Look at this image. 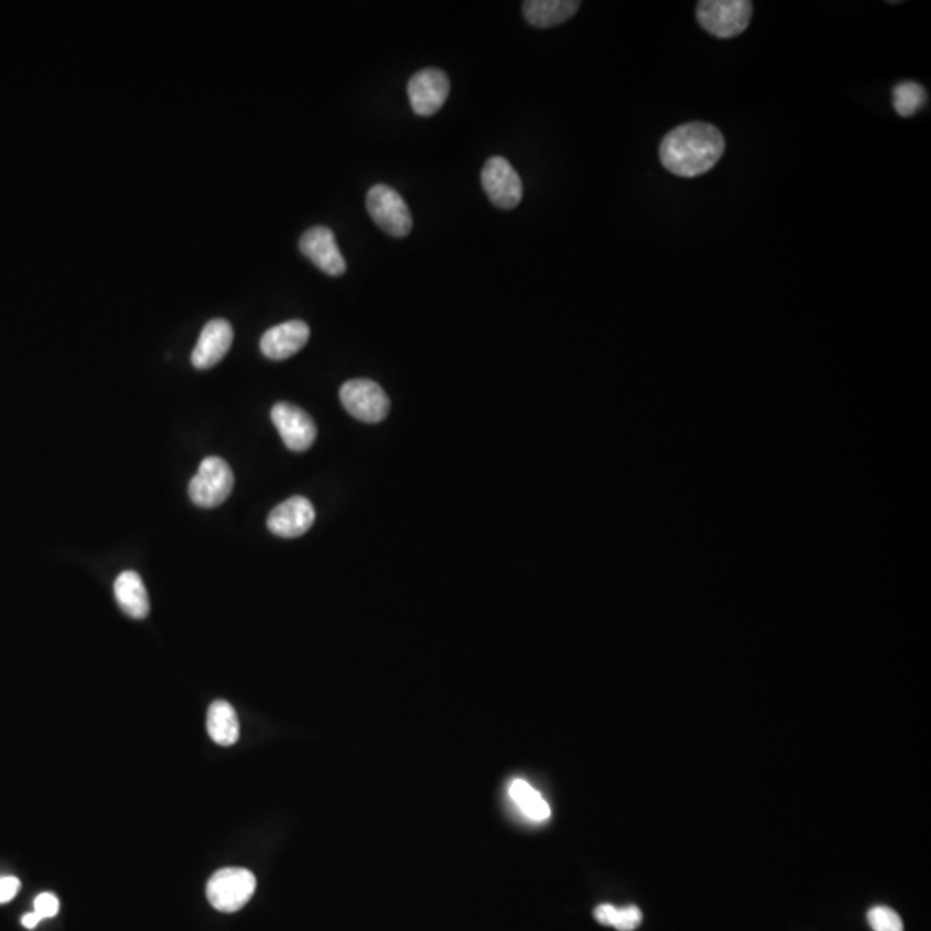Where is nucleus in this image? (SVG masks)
Returning <instances> with one entry per match:
<instances>
[{
  "label": "nucleus",
  "mask_w": 931,
  "mask_h": 931,
  "mask_svg": "<svg viewBox=\"0 0 931 931\" xmlns=\"http://www.w3.org/2000/svg\"><path fill=\"white\" fill-rule=\"evenodd\" d=\"M723 154V135L718 128L702 121L675 128L662 139L659 148L662 166L684 179L708 173Z\"/></svg>",
  "instance_id": "obj_1"
},
{
  "label": "nucleus",
  "mask_w": 931,
  "mask_h": 931,
  "mask_svg": "<svg viewBox=\"0 0 931 931\" xmlns=\"http://www.w3.org/2000/svg\"><path fill=\"white\" fill-rule=\"evenodd\" d=\"M752 11L749 0H702L697 4V21L718 39H733L747 30Z\"/></svg>",
  "instance_id": "obj_2"
},
{
  "label": "nucleus",
  "mask_w": 931,
  "mask_h": 931,
  "mask_svg": "<svg viewBox=\"0 0 931 931\" xmlns=\"http://www.w3.org/2000/svg\"><path fill=\"white\" fill-rule=\"evenodd\" d=\"M366 209L376 226L391 236L403 239L413 230V216L403 195L392 186H372L366 194Z\"/></svg>",
  "instance_id": "obj_3"
},
{
  "label": "nucleus",
  "mask_w": 931,
  "mask_h": 931,
  "mask_svg": "<svg viewBox=\"0 0 931 931\" xmlns=\"http://www.w3.org/2000/svg\"><path fill=\"white\" fill-rule=\"evenodd\" d=\"M235 478L229 463L216 456L205 457L199 466L198 475L190 482V499L195 506L211 509L229 499Z\"/></svg>",
  "instance_id": "obj_4"
},
{
  "label": "nucleus",
  "mask_w": 931,
  "mask_h": 931,
  "mask_svg": "<svg viewBox=\"0 0 931 931\" xmlns=\"http://www.w3.org/2000/svg\"><path fill=\"white\" fill-rule=\"evenodd\" d=\"M255 887L254 874L245 868H223L209 878L205 893L217 911L236 912L251 901Z\"/></svg>",
  "instance_id": "obj_5"
},
{
  "label": "nucleus",
  "mask_w": 931,
  "mask_h": 931,
  "mask_svg": "<svg viewBox=\"0 0 931 931\" xmlns=\"http://www.w3.org/2000/svg\"><path fill=\"white\" fill-rule=\"evenodd\" d=\"M341 401L345 411L363 423L383 422L391 411V398L373 380H348L342 385Z\"/></svg>",
  "instance_id": "obj_6"
},
{
  "label": "nucleus",
  "mask_w": 931,
  "mask_h": 931,
  "mask_svg": "<svg viewBox=\"0 0 931 931\" xmlns=\"http://www.w3.org/2000/svg\"><path fill=\"white\" fill-rule=\"evenodd\" d=\"M482 185L488 201L499 209H515L523 199V182L507 159L495 155L482 171Z\"/></svg>",
  "instance_id": "obj_7"
},
{
  "label": "nucleus",
  "mask_w": 931,
  "mask_h": 931,
  "mask_svg": "<svg viewBox=\"0 0 931 931\" xmlns=\"http://www.w3.org/2000/svg\"><path fill=\"white\" fill-rule=\"evenodd\" d=\"M451 93V82L445 71L426 68L417 71L407 83V98L417 117L429 118L444 108Z\"/></svg>",
  "instance_id": "obj_8"
},
{
  "label": "nucleus",
  "mask_w": 931,
  "mask_h": 931,
  "mask_svg": "<svg viewBox=\"0 0 931 931\" xmlns=\"http://www.w3.org/2000/svg\"><path fill=\"white\" fill-rule=\"evenodd\" d=\"M271 419L279 429L283 444L294 453H304L316 442L317 429L313 417L294 404H275L271 409Z\"/></svg>",
  "instance_id": "obj_9"
},
{
  "label": "nucleus",
  "mask_w": 931,
  "mask_h": 931,
  "mask_svg": "<svg viewBox=\"0 0 931 931\" xmlns=\"http://www.w3.org/2000/svg\"><path fill=\"white\" fill-rule=\"evenodd\" d=\"M298 249L307 260L330 276H341L347 271L344 255L336 245L335 233L326 226H314L301 236Z\"/></svg>",
  "instance_id": "obj_10"
},
{
  "label": "nucleus",
  "mask_w": 931,
  "mask_h": 931,
  "mask_svg": "<svg viewBox=\"0 0 931 931\" xmlns=\"http://www.w3.org/2000/svg\"><path fill=\"white\" fill-rule=\"evenodd\" d=\"M316 519V510L306 497H291L276 506L267 516L271 534L282 538H297L310 532Z\"/></svg>",
  "instance_id": "obj_11"
},
{
  "label": "nucleus",
  "mask_w": 931,
  "mask_h": 931,
  "mask_svg": "<svg viewBox=\"0 0 931 931\" xmlns=\"http://www.w3.org/2000/svg\"><path fill=\"white\" fill-rule=\"evenodd\" d=\"M310 335V326L304 321H285L264 333L261 352L271 361L289 360L307 344Z\"/></svg>",
  "instance_id": "obj_12"
},
{
  "label": "nucleus",
  "mask_w": 931,
  "mask_h": 931,
  "mask_svg": "<svg viewBox=\"0 0 931 931\" xmlns=\"http://www.w3.org/2000/svg\"><path fill=\"white\" fill-rule=\"evenodd\" d=\"M233 342V328L226 320L209 321L199 336L198 345L192 352V364L198 370H209L216 366L226 354Z\"/></svg>",
  "instance_id": "obj_13"
},
{
  "label": "nucleus",
  "mask_w": 931,
  "mask_h": 931,
  "mask_svg": "<svg viewBox=\"0 0 931 931\" xmlns=\"http://www.w3.org/2000/svg\"><path fill=\"white\" fill-rule=\"evenodd\" d=\"M114 597L124 615L133 619L148 618L151 603H149L148 588L143 585L139 573H121L114 581Z\"/></svg>",
  "instance_id": "obj_14"
},
{
  "label": "nucleus",
  "mask_w": 931,
  "mask_h": 931,
  "mask_svg": "<svg viewBox=\"0 0 931 931\" xmlns=\"http://www.w3.org/2000/svg\"><path fill=\"white\" fill-rule=\"evenodd\" d=\"M580 6L576 0H528L523 4V14L532 27L553 28L566 23Z\"/></svg>",
  "instance_id": "obj_15"
},
{
  "label": "nucleus",
  "mask_w": 931,
  "mask_h": 931,
  "mask_svg": "<svg viewBox=\"0 0 931 931\" xmlns=\"http://www.w3.org/2000/svg\"><path fill=\"white\" fill-rule=\"evenodd\" d=\"M209 737L217 746L229 747L239 740L240 725L235 709L226 700H216L208 711Z\"/></svg>",
  "instance_id": "obj_16"
},
{
  "label": "nucleus",
  "mask_w": 931,
  "mask_h": 931,
  "mask_svg": "<svg viewBox=\"0 0 931 931\" xmlns=\"http://www.w3.org/2000/svg\"><path fill=\"white\" fill-rule=\"evenodd\" d=\"M509 797L513 802H515L516 808L523 812V816H526L528 820L537 821V823H542V821H547L550 818V806L547 804V800L544 799L538 790H535L528 781L516 780L510 781L509 783Z\"/></svg>",
  "instance_id": "obj_17"
},
{
  "label": "nucleus",
  "mask_w": 931,
  "mask_h": 931,
  "mask_svg": "<svg viewBox=\"0 0 931 931\" xmlns=\"http://www.w3.org/2000/svg\"><path fill=\"white\" fill-rule=\"evenodd\" d=\"M594 917L604 927H613L618 931H635L644 921V914L637 905L616 908L613 904L597 905Z\"/></svg>",
  "instance_id": "obj_18"
},
{
  "label": "nucleus",
  "mask_w": 931,
  "mask_h": 931,
  "mask_svg": "<svg viewBox=\"0 0 931 931\" xmlns=\"http://www.w3.org/2000/svg\"><path fill=\"white\" fill-rule=\"evenodd\" d=\"M927 104V90L917 82H902L893 89V109L902 118H911Z\"/></svg>",
  "instance_id": "obj_19"
},
{
  "label": "nucleus",
  "mask_w": 931,
  "mask_h": 931,
  "mask_svg": "<svg viewBox=\"0 0 931 931\" xmlns=\"http://www.w3.org/2000/svg\"><path fill=\"white\" fill-rule=\"evenodd\" d=\"M868 923L873 931H904L902 918L887 905H874L868 911Z\"/></svg>",
  "instance_id": "obj_20"
},
{
  "label": "nucleus",
  "mask_w": 931,
  "mask_h": 931,
  "mask_svg": "<svg viewBox=\"0 0 931 931\" xmlns=\"http://www.w3.org/2000/svg\"><path fill=\"white\" fill-rule=\"evenodd\" d=\"M33 912L39 914L40 920H47V918H54L55 914L59 912V901L58 897L54 893H40L37 897L36 902H33Z\"/></svg>",
  "instance_id": "obj_21"
},
{
  "label": "nucleus",
  "mask_w": 931,
  "mask_h": 931,
  "mask_svg": "<svg viewBox=\"0 0 931 931\" xmlns=\"http://www.w3.org/2000/svg\"><path fill=\"white\" fill-rule=\"evenodd\" d=\"M21 889V881L16 877L0 878V904L11 902Z\"/></svg>",
  "instance_id": "obj_22"
},
{
  "label": "nucleus",
  "mask_w": 931,
  "mask_h": 931,
  "mask_svg": "<svg viewBox=\"0 0 931 931\" xmlns=\"http://www.w3.org/2000/svg\"><path fill=\"white\" fill-rule=\"evenodd\" d=\"M40 921L42 920H40L39 914H37V912L31 911L28 912V914H24L23 920H21V923H23V927L28 928V930H36V928L39 927Z\"/></svg>",
  "instance_id": "obj_23"
}]
</instances>
